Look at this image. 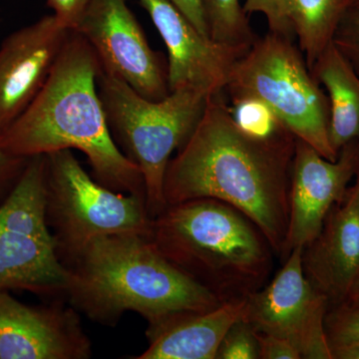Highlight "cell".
Returning <instances> with one entry per match:
<instances>
[{
    "mask_svg": "<svg viewBox=\"0 0 359 359\" xmlns=\"http://www.w3.org/2000/svg\"><path fill=\"white\" fill-rule=\"evenodd\" d=\"M295 139L290 131L268 139L250 136L236 124L223 92L212 94L193 133L168 164L165 202L226 203L252 219L283 259Z\"/></svg>",
    "mask_w": 359,
    "mask_h": 359,
    "instance_id": "1",
    "label": "cell"
},
{
    "mask_svg": "<svg viewBox=\"0 0 359 359\" xmlns=\"http://www.w3.org/2000/svg\"><path fill=\"white\" fill-rule=\"evenodd\" d=\"M100 70L91 45L71 30L39 95L0 133V147L25 159L76 149L101 185L146 199L140 170L111 134L97 86Z\"/></svg>",
    "mask_w": 359,
    "mask_h": 359,
    "instance_id": "2",
    "label": "cell"
},
{
    "mask_svg": "<svg viewBox=\"0 0 359 359\" xmlns=\"http://www.w3.org/2000/svg\"><path fill=\"white\" fill-rule=\"evenodd\" d=\"M65 266L73 308L101 325H115L123 313L135 311L155 327L224 304L165 259L148 235L96 238Z\"/></svg>",
    "mask_w": 359,
    "mask_h": 359,
    "instance_id": "3",
    "label": "cell"
},
{
    "mask_svg": "<svg viewBox=\"0 0 359 359\" xmlns=\"http://www.w3.org/2000/svg\"><path fill=\"white\" fill-rule=\"evenodd\" d=\"M158 252L222 302L242 301L269 283L273 248L257 224L214 199L167 205L148 233Z\"/></svg>",
    "mask_w": 359,
    "mask_h": 359,
    "instance_id": "4",
    "label": "cell"
},
{
    "mask_svg": "<svg viewBox=\"0 0 359 359\" xmlns=\"http://www.w3.org/2000/svg\"><path fill=\"white\" fill-rule=\"evenodd\" d=\"M113 139L140 170L149 216L166 209L164 180L168 164L193 133L212 94L184 87L153 101L119 77L100 70L97 79Z\"/></svg>",
    "mask_w": 359,
    "mask_h": 359,
    "instance_id": "5",
    "label": "cell"
},
{
    "mask_svg": "<svg viewBox=\"0 0 359 359\" xmlns=\"http://www.w3.org/2000/svg\"><path fill=\"white\" fill-rule=\"evenodd\" d=\"M224 91L231 100L263 101L295 138L327 160L339 158L330 141L327 96L290 37L269 32L255 40L236 62Z\"/></svg>",
    "mask_w": 359,
    "mask_h": 359,
    "instance_id": "6",
    "label": "cell"
},
{
    "mask_svg": "<svg viewBox=\"0 0 359 359\" xmlns=\"http://www.w3.org/2000/svg\"><path fill=\"white\" fill-rule=\"evenodd\" d=\"M47 223L63 264L98 238L148 235L146 199L116 192L91 178L71 150L46 155Z\"/></svg>",
    "mask_w": 359,
    "mask_h": 359,
    "instance_id": "7",
    "label": "cell"
},
{
    "mask_svg": "<svg viewBox=\"0 0 359 359\" xmlns=\"http://www.w3.org/2000/svg\"><path fill=\"white\" fill-rule=\"evenodd\" d=\"M302 247L294 248L264 287L247 297L244 320L255 332L289 340L304 359H334L325 330L330 304L302 269Z\"/></svg>",
    "mask_w": 359,
    "mask_h": 359,
    "instance_id": "8",
    "label": "cell"
},
{
    "mask_svg": "<svg viewBox=\"0 0 359 359\" xmlns=\"http://www.w3.org/2000/svg\"><path fill=\"white\" fill-rule=\"evenodd\" d=\"M73 30L91 45L104 72L149 100L170 93L162 54L151 48L127 0H91Z\"/></svg>",
    "mask_w": 359,
    "mask_h": 359,
    "instance_id": "9",
    "label": "cell"
},
{
    "mask_svg": "<svg viewBox=\"0 0 359 359\" xmlns=\"http://www.w3.org/2000/svg\"><path fill=\"white\" fill-rule=\"evenodd\" d=\"M358 160L359 141L346 146L337 160L330 161L306 142L295 139L283 261L294 248H304L320 233L334 205L346 198Z\"/></svg>",
    "mask_w": 359,
    "mask_h": 359,
    "instance_id": "10",
    "label": "cell"
},
{
    "mask_svg": "<svg viewBox=\"0 0 359 359\" xmlns=\"http://www.w3.org/2000/svg\"><path fill=\"white\" fill-rule=\"evenodd\" d=\"M168 51L170 92L192 87L209 94L224 92L236 62L250 47L219 43L204 36L171 0H139Z\"/></svg>",
    "mask_w": 359,
    "mask_h": 359,
    "instance_id": "11",
    "label": "cell"
},
{
    "mask_svg": "<svg viewBox=\"0 0 359 359\" xmlns=\"http://www.w3.org/2000/svg\"><path fill=\"white\" fill-rule=\"evenodd\" d=\"M91 354L76 309L28 306L0 292V359H87Z\"/></svg>",
    "mask_w": 359,
    "mask_h": 359,
    "instance_id": "12",
    "label": "cell"
},
{
    "mask_svg": "<svg viewBox=\"0 0 359 359\" xmlns=\"http://www.w3.org/2000/svg\"><path fill=\"white\" fill-rule=\"evenodd\" d=\"M70 32L52 14L11 33L0 44V133L39 95Z\"/></svg>",
    "mask_w": 359,
    "mask_h": 359,
    "instance_id": "13",
    "label": "cell"
},
{
    "mask_svg": "<svg viewBox=\"0 0 359 359\" xmlns=\"http://www.w3.org/2000/svg\"><path fill=\"white\" fill-rule=\"evenodd\" d=\"M318 236L302 249V269L330 306L346 302L359 276V204L346 193Z\"/></svg>",
    "mask_w": 359,
    "mask_h": 359,
    "instance_id": "14",
    "label": "cell"
},
{
    "mask_svg": "<svg viewBox=\"0 0 359 359\" xmlns=\"http://www.w3.org/2000/svg\"><path fill=\"white\" fill-rule=\"evenodd\" d=\"M245 302H226L218 308L182 314L149 327L148 348L136 359H216L222 340L244 318Z\"/></svg>",
    "mask_w": 359,
    "mask_h": 359,
    "instance_id": "15",
    "label": "cell"
},
{
    "mask_svg": "<svg viewBox=\"0 0 359 359\" xmlns=\"http://www.w3.org/2000/svg\"><path fill=\"white\" fill-rule=\"evenodd\" d=\"M68 280L69 271L59 259L54 237L0 226V292L66 294Z\"/></svg>",
    "mask_w": 359,
    "mask_h": 359,
    "instance_id": "16",
    "label": "cell"
},
{
    "mask_svg": "<svg viewBox=\"0 0 359 359\" xmlns=\"http://www.w3.org/2000/svg\"><path fill=\"white\" fill-rule=\"evenodd\" d=\"M327 90L330 105V141L337 154L359 141V74L332 42L311 68Z\"/></svg>",
    "mask_w": 359,
    "mask_h": 359,
    "instance_id": "17",
    "label": "cell"
},
{
    "mask_svg": "<svg viewBox=\"0 0 359 359\" xmlns=\"http://www.w3.org/2000/svg\"><path fill=\"white\" fill-rule=\"evenodd\" d=\"M355 0H285L292 32L309 69L334 42V34Z\"/></svg>",
    "mask_w": 359,
    "mask_h": 359,
    "instance_id": "18",
    "label": "cell"
},
{
    "mask_svg": "<svg viewBox=\"0 0 359 359\" xmlns=\"http://www.w3.org/2000/svg\"><path fill=\"white\" fill-rule=\"evenodd\" d=\"M210 37L219 43L250 47L257 37L240 0H201Z\"/></svg>",
    "mask_w": 359,
    "mask_h": 359,
    "instance_id": "19",
    "label": "cell"
},
{
    "mask_svg": "<svg viewBox=\"0 0 359 359\" xmlns=\"http://www.w3.org/2000/svg\"><path fill=\"white\" fill-rule=\"evenodd\" d=\"M230 110L236 124L250 136L268 139L289 131L271 108L259 99L252 97L231 99Z\"/></svg>",
    "mask_w": 359,
    "mask_h": 359,
    "instance_id": "20",
    "label": "cell"
},
{
    "mask_svg": "<svg viewBox=\"0 0 359 359\" xmlns=\"http://www.w3.org/2000/svg\"><path fill=\"white\" fill-rule=\"evenodd\" d=\"M325 330L332 349L359 344V306L344 302L328 309Z\"/></svg>",
    "mask_w": 359,
    "mask_h": 359,
    "instance_id": "21",
    "label": "cell"
},
{
    "mask_svg": "<svg viewBox=\"0 0 359 359\" xmlns=\"http://www.w3.org/2000/svg\"><path fill=\"white\" fill-rule=\"evenodd\" d=\"M216 359H259L256 334L244 318L233 323L224 335Z\"/></svg>",
    "mask_w": 359,
    "mask_h": 359,
    "instance_id": "22",
    "label": "cell"
},
{
    "mask_svg": "<svg viewBox=\"0 0 359 359\" xmlns=\"http://www.w3.org/2000/svg\"><path fill=\"white\" fill-rule=\"evenodd\" d=\"M334 44L359 74V4L351 6L342 18Z\"/></svg>",
    "mask_w": 359,
    "mask_h": 359,
    "instance_id": "23",
    "label": "cell"
},
{
    "mask_svg": "<svg viewBox=\"0 0 359 359\" xmlns=\"http://www.w3.org/2000/svg\"><path fill=\"white\" fill-rule=\"evenodd\" d=\"M243 7L247 14H263L268 21L269 32L292 39L294 32L290 25L285 0H245Z\"/></svg>",
    "mask_w": 359,
    "mask_h": 359,
    "instance_id": "24",
    "label": "cell"
},
{
    "mask_svg": "<svg viewBox=\"0 0 359 359\" xmlns=\"http://www.w3.org/2000/svg\"><path fill=\"white\" fill-rule=\"evenodd\" d=\"M259 359H302L294 344L289 340L276 337V335L255 332Z\"/></svg>",
    "mask_w": 359,
    "mask_h": 359,
    "instance_id": "25",
    "label": "cell"
},
{
    "mask_svg": "<svg viewBox=\"0 0 359 359\" xmlns=\"http://www.w3.org/2000/svg\"><path fill=\"white\" fill-rule=\"evenodd\" d=\"M28 159L8 154L0 147V199L11 192Z\"/></svg>",
    "mask_w": 359,
    "mask_h": 359,
    "instance_id": "26",
    "label": "cell"
},
{
    "mask_svg": "<svg viewBox=\"0 0 359 359\" xmlns=\"http://www.w3.org/2000/svg\"><path fill=\"white\" fill-rule=\"evenodd\" d=\"M91 0H47L61 25L73 30Z\"/></svg>",
    "mask_w": 359,
    "mask_h": 359,
    "instance_id": "27",
    "label": "cell"
},
{
    "mask_svg": "<svg viewBox=\"0 0 359 359\" xmlns=\"http://www.w3.org/2000/svg\"><path fill=\"white\" fill-rule=\"evenodd\" d=\"M171 2L178 7L179 11L204 36L210 37L209 28L201 0H171Z\"/></svg>",
    "mask_w": 359,
    "mask_h": 359,
    "instance_id": "28",
    "label": "cell"
},
{
    "mask_svg": "<svg viewBox=\"0 0 359 359\" xmlns=\"http://www.w3.org/2000/svg\"><path fill=\"white\" fill-rule=\"evenodd\" d=\"M334 359H359V344L332 349Z\"/></svg>",
    "mask_w": 359,
    "mask_h": 359,
    "instance_id": "29",
    "label": "cell"
},
{
    "mask_svg": "<svg viewBox=\"0 0 359 359\" xmlns=\"http://www.w3.org/2000/svg\"><path fill=\"white\" fill-rule=\"evenodd\" d=\"M344 304L359 306V276L356 278L355 282H354L351 290H349Z\"/></svg>",
    "mask_w": 359,
    "mask_h": 359,
    "instance_id": "30",
    "label": "cell"
},
{
    "mask_svg": "<svg viewBox=\"0 0 359 359\" xmlns=\"http://www.w3.org/2000/svg\"><path fill=\"white\" fill-rule=\"evenodd\" d=\"M354 176H355V183H354L353 188L347 190V193H348L351 197H353L359 204V160L358 168H356L355 175H354Z\"/></svg>",
    "mask_w": 359,
    "mask_h": 359,
    "instance_id": "31",
    "label": "cell"
},
{
    "mask_svg": "<svg viewBox=\"0 0 359 359\" xmlns=\"http://www.w3.org/2000/svg\"><path fill=\"white\" fill-rule=\"evenodd\" d=\"M359 4V0H355V2H354V4ZM353 4V6H354Z\"/></svg>",
    "mask_w": 359,
    "mask_h": 359,
    "instance_id": "32",
    "label": "cell"
}]
</instances>
